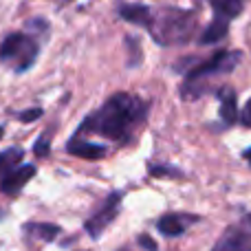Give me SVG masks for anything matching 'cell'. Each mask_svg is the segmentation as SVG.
I'll use <instances>...</instances> for the list:
<instances>
[{"instance_id": "cell-18", "label": "cell", "mask_w": 251, "mask_h": 251, "mask_svg": "<svg viewBox=\"0 0 251 251\" xmlns=\"http://www.w3.org/2000/svg\"><path fill=\"white\" fill-rule=\"evenodd\" d=\"M49 148H51V141H49V137H40L38 141H35V146H33V152L38 156H47L49 154Z\"/></svg>"}, {"instance_id": "cell-23", "label": "cell", "mask_w": 251, "mask_h": 251, "mask_svg": "<svg viewBox=\"0 0 251 251\" xmlns=\"http://www.w3.org/2000/svg\"><path fill=\"white\" fill-rule=\"evenodd\" d=\"M2 216H4V212H0V218H2Z\"/></svg>"}, {"instance_id": "cell-17", "label": "cell", "mask_w": 251, "mask_h": 251, "mask_svg": "<svg viewBox=\"0 0 251 251\" xmlns=\"http://www.w3.org/2000/svg\"><path fill=\"white\" fill-rule=\"evenodd\" d=\"M40 117H42V108H29V110H25V113H18V119L25 124H31Z\"/></svg>"}, {"instance_id": "cell-2", "label": "cell", "mask_w": 251, "mask_h": 251, "mask_svg": "<svg viewBox=\"0 0 251 251\" xmlns=\"http://www.w3.org/2000/svg\"><path fill=\"white\" fill-rule=\"evenodd\" d=\"M196 22H199V16L194 11L163 7L161 11H152L148 31L152 33L154 42L163 47H176V44L190 42L192 35L196 33Z\"/></svg>"}, {"instance_id": "cell-7", "label": "cell", "mask_w": 251, "mask_h": 251, "mask_svg": "<svg viewBox=\"0 0 251 251\" xmlns=\"http://www.w3.org/2000/svg\"><path fill=\"white\" fill-rule=\"evenodd\" d=\"M38 168L35 165H16V168L7 170V172L0 176V190L7 196H18L25 185L35 176Z\"/></svg>"}, {"instance_id": "cell-14", "label": "cell", "mask_w": 251, "mask_h": 251, "mask_svg": "<svg viewBox=\"0 0 251 251\" xmlns=\"http://www.w3.org/2000/svg\"><path fill=\"white\" fill-rule=\"evenodd\" d=\"M209 4L214 7V11L218 16L227 18V20L238 18L243 13V0H209Z\"/></svg>"}, {"instance_id": "cell-9", "label": "cell", "mask_w": 251, "mask_h": 251, "mask_svg": "<svg viewBox=\"0 0 251 251\" xmlns=\"http://www.w3.org/2000/svg\"><path fill=\"white\" fill-rule=\"evenodd\" d=\"M66 152L73 156H79V159L97 161V159H104L108 148L101 146V143H93V141H88V139L75 134V137L69 139V143H66Z\"/></svg>"}, {"instance_id": "cell-16", "label": "cell", "mask_w": 251, "mask_h": 251, "mask_svg": "<svg viewBox=\"0 0 251 251\" xmlns=\"http://www.w3.org/2000/svg\"><path fill=\"white\" fill-rule=\"evenodd\" d=\"M150 176H172V178H181L183 172L178 168H172L168 163H152L150 165Z\"/></svg>"}, {"instance_id": "cell-24", "label": "cell", "mask_w": 251, "mask_h": 251, "mask_svg": "<svg viewBox=\"0 0 251 251\" xmlns=\"http://www.w3.org/2000/svg\"><path fill=\"white\" fill-rule=\"evenodd\" d=\"M119 251H128V249H119Z\"/></svg>"}, {"instance_id": "cell-20", "label": "cell", "mask_w": 251, "mask_h": 251, "mask_svg": "<svg viewBox=\"0 0 251 251\" xmlns=\"http://www.w3.org/2000/svg\"><path fill=\"white\" fill-rule=\"evenodd\" d=\"M137 243L141 245V247H146L148 251H156V243L150 238V236H146V234H141V236H139V238H137Z\"/></svg>"}, {"instance_id": "cell-22", "label": "cell", "mask_w": 251, "mask_h": 251, "mask_svg": "<svg viewBox=\"0 0 251 251\" xmlns=\"http://www.w3.org/2000/svg\"><path fill=\"white\" fill-rule=\"evenodd\" d=\"M2 134H4V128H2V126H0V137H2Z\"/></svg>"}, {"instance_id": "cell-19", "label": "cell", "mask_w": 251, "mask_h": 251, "mask_svg": "<svg viewBox=\"0 0 251 251\" xmlns=\"http://www.w3.org/2000/svg\"><path fill=\"white\" fill-rule=\"evenodd\" d=\"M240 124L247 126V128H251V100L247 101V104H245L243 113H240Z\"/></svg>"}, {"instance_id": "cell-12", "label": "cell", "mask_w": 251, "mask_h": 251, "mask_svg": "<svg viewBox=\"0 0 251 251\" xmlns=\"http://www.w3.org/2000/svg\"><path fill=\"white\" fill-rule=\"evenodd\" d=\"M22 229H25V234L29 238H35L40 243H53L62 234V229L57 225H53V223H25Z\"/></svg>"}, {"instance_id": "cell-6", "label": "cell", "mask_w": 251, "mask_h": 251, "mask_svg": "<svg viewBox=\"0 0 251 251\" xmlns=\"http://www.w3.org/2000/svg\"><path fill=\"white\" fill-rule=\"evenodd\" d=\"M212 251H251V214L231 223L216 240Z\"/></svg>"}, {"instance_id": "cell-21", "label": "cell", "mask_w": 251, "mask_h": 251, "mask_svg": "<svg viewBox=\"0 0 251 251\" xmlns=\"http://www.w3.org/2000/svg\"><path fill=\"white\" fill-rule=\"evenodd\" d=\"M243 156H245V159H247V161H249V165H251V148H247V150H245V152H243Z\"/></svg>"}, {"instance_id": "cell-1", "label": "cell", "mask_w": 251, "mask_h": 251, "mask_svg": "<svg viewBox=\"0 0 251 251\" xmlns=\"http://www.w3.org/2000/svg\"><path fill=\"white\" fill-rule=\"evenodd\" d=\"M148 104L130 93H115L93 115H88L77 128V134L104 137L108 141L126 146L134 139L137 128L146 122Z\"/></svg>"}, {"instance_id": "cell-5", "label": "cell", "mask_w": 251, "mask_h": 251, "mask_svg": "<svg viewBox=\"0 0 251 251\" xmlns=\"http://www.w3.org/2000/svg\"><path fill=\"white\" fill-rule=\"evenodd\" d=\"M122 192H110L104 199V203L91 214V216L84 221V231L91 236L93 240L101 238V234L106 231V227L113 225L115 218L119 216V209H122Z\"/></svg>"}, {"instance_id": "cell-15", "label": "cell", "mask_w": 251, "mask_h": 251, "mask_svg": "<svg viewBox=\"0 0 251 251\" xmlns=\"http://www.w3.org/2000/svg\"><path fill=\"white\" fill-rule=\"evenodd\" d=\"M25 159V152L20 150V148H9V150L0 152V176H2L7 170L16 168V165H20V161Z\"/></svg>"}, {"instance_id": "cell-11", "label": "cell", "mask_w": 251, "mask_h": 251, "mask_svg": "<svg viewBox=\"0 0 251 251\" xmlns=\"http://www.w3.org/2000/svg\"><path fill=\"white\" fill-rule=\"evenodd\" d=\"M117 11L126 22H132V25H139V26H148L152 20V9L146 7V4L126 2V4H119Z\"/></svg>"}, {"instance_id": "cell-10", "label": "cell", "mask_w": 251, "mask_h": 251, "mask_svg": "<svg viewBox=\"0 0 251 251\" xmlns=\"http://www.w3.org/2000/svg\"><path fill=\"white\" fill-rule=\"evenodd\" d=\"M218 101H221V119L225 126H234L238 122V100H236V91L229 86L218 88Z\"/></svg>"}, {"instance_id": "cell-4", "label": "cell", "mask_w": 251, "mask_h": 251, "mask_svg": "<svg viewBox=\"0 0 251 251\" xmlns=\"http://www.w3.org/2000/svg\"><path fill=\"white\" fill-rule=\"evenodd\" d=\"M38 60V42L26 33H9L0 44V62L16 73H25Z\"/></svg>"}, {"instance_id": "cell-13", "label": "cell", "mask_w": 251, "mask_h": 251, "mask_svg": "<svg viewBox=\"0 0 251 251\" xmlns=\"http://www.w3.org/2000/svg\"><path fill=\"white\" fill-rule=\"evenodd\" d=\"M227 31H229V20H227V18H223V16L214 18V20L207 25V29L203 31V35H201V44H216V42H221V40L227 35Z\"/></svg>"}, {"instance_id": "cell-3", "label": "cell", "mask_w": 251, "mask_h": 251, "mask_svg": "<svg viewBox=\"0 0 251 251\" xmlns=\"http://www.w3.org/2000/svg\"><path fill=\"white\" fill-rule=\"evenodd\" d=\"M243 60V53L240 51H218L214 53L209 60L196 64L194 69L187 73L185 82L181 86V97L185 101L199 100L203 97V93L207 91V79L214 77V75H223V73H231L236 66Z\"/></svg>"}, {"instance_id": "cell-8", "label": "cell", "mask_w": 251, "mask_h": 251, "mask_svg": "<svg viewBox=\"0 0 251 251\" xmlns=\"http://www.w3.org/2000/svg\"><path fill=\"white\" fill-rule=\"evenodd\" d=\"M199 221L201 218L194 216V214H165V216H161L156 221V229L163 236H168V238H176V236H183Z\"/></svg>"}]
</instances>
